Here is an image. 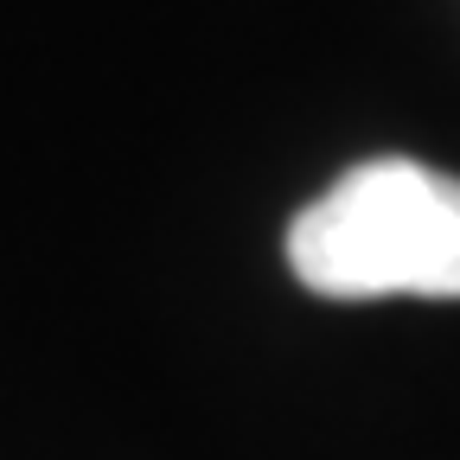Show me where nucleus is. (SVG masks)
<instances>
[{
    "label": "nucleus",
    "instance_id": "1",
    "mask_svg": "<svg viewBox=\"0 0 460 460\" xmlns=\"http://www.w3.org/2000/svg\"><path fill=\"white\" fill-rule=\"evenodd\" d=\"M288 269L326 301H460V180L422 160H365L288 224Z\"/></svg>",
    "mask_w": 460,
    "mask_h": 460
}]
</instances>
